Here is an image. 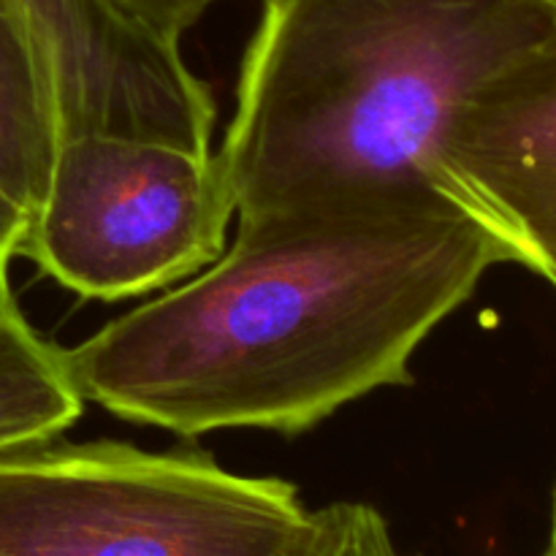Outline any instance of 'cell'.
Returning <instances> with one entry per match:
<instances>
[{"label": "cell", "mask_w": 556, "mask_h": 556, "mask_svg": "<svg viewBox=\"0 0 556 556\" xmlns=\"http://www.w3.org/2000/svg\"><path fill=\"white\" fill-rule=\"evenodd\" d=\"M554 27L552 0H266L217 152L239 217L400 185L470 201L445 130Z\"/></svg>", "instance_id": "obj_2"}, {"label": "cell", "mask_w": 556, "mask_h": 556, "mask_svg": "<svg viewBox=\"0 0 556 556\" xmlns=\"http://www.w3.org/2000/svg\"><path fill=\"white\" fill-rule=\"evenodd\" d=\"M309 556H400L383 516L364 503L320 508V532Z\"/></svg>", "instance_id": "obj_9"}, {"label": "cell", "mask_w": 556, "mask_h": 556, "mask_svg": "<svg viewBox=\"0 0 556 556\" xmlns=\"http://www.w3.org/2000/svg\"><path fill=\"white\" fill-rule=\"evenodd\" d=\"M541 556H552V552H548V548H546V552H543Z\"/></svg>", "instance_id": "obj_14"}, {"label": "cell", "mask_w": 556, "mask_h": 556, "mask_svg": "<svg viewBox=\"0 0 556 556\" xmlns=\"http://www.w3.org/2000/svg\"><path fill=\"white\" fill-rule=\"evenodd\" d=\"M49 71L60 139L112 134L212 152L215 101L166 41L117 0H11Z\"/></svg>", "instance_id": "obj_5"}, {"label": "cell", "mask_w": 556, "mask_h": 556, "mask_svg": "<svg viewBox=\"0 0 556 556\" xmlns=\"http://www.w3.org/2000/svg\"><path fill=\"white\" fill-rule=\"evenodd\" d=\"M552 3H556V0H552Z\"/></svg>", "instance_id": "obj_15"}, {"label": "cell", "mask_w": 556, "mask_h": 556, "mask_svg": "<svg viewBox=\"0 0 556 556\" xmlns=\"http://www.w3.org/2000/svg\"><path fill=\"white\" fill-rule=\"evenodd\" d=\"M320 510L201 451L43 440L0 451V556H309Z\"/></svg>", "instance_id": "obj_3"}, {"label": "cell", "mask_w": 556, "mask_h": 556, "mask_svg": "<svg viewBox=\"0 0 556 556\" xmlns=\"http://www.w3.org/2000/svg\"><path fill=\"white\" fill-rule=\"evenodd\" d=\"M60 147L52 79L11 0H0V188L33 215Z\"/></svg>", "instance_id": "obj_7"}, {"label": "cell", "mask_w": 556, "mask_h": 556, "mask_svg": "<svg viewBox=\"0 0 556 556\" xmlns=\"http://www.w3.org/2000/svg\"><path fill=\"white\" fill-rule=\"evenodd\" d=\"M543 277H546V280H548V282H552V286L556 288V258L552 261V264H548V266H546V271H543Z\"/></svg>", "instance_id": "obj_13"}, {"label": "cell", "mask_w": 556, "mask_h": 556, "mask_svg": "<svg viewBox=\"0 0 556 556\" xmlns=\"http://www.w3.org/2000/svg\"><path fill=\"white\" fill-rule=\"evenodd\" d=\"M443 166L543 277L556 258V27L462 103Z\"/></svg>", "instance_id": "obj_6"}, {"label": "cell", "mask_w": 556, "mask_h": 556, "mask_svg": "<svg viewBox=\"0 0 556 556\" xmlns=\"http://www.w3.org/2000/svg\"><path fill=\"white\" fill-rule=\"evenodd\" d=\"M548 552L556 556V489H554V519H552V543H548Z\"/></svg>", "instance_id": "obj_12"}, {"label": "cell", "mask_w": 556, "mask_h": 556, "mask_svg": "<svg viewBox=\"0 0 556 556\" xmlns=\"http://www.w3.org/2000/svg\"><path fill=\"white\" fill-rule=\"evenodd\" d=\"M27 223L30 215L0 188V282H9V264L14 255H20Z\"/></svg>", "instance_id": "obj_11"}, {"label": "cell", "mask_w": 556, "mask_h": 556, "mask_svg": "<svg viewBox=\"0 0 556 556\" xmlns=\"http://www.w3.org/2000/svg\"><path fill=\"white\" fill-rule=\"evenodd\" d=\"M233 212L217 152L65 136L20 255L76 296L119 302L215 264Z\"/></svg>", "instance_id": "obj_4"}, {"label": "cell", "mask_w": 556, "mask_h": 556, "mask_svg": "<svg viewBox=\"0 0 556 556\" xmlns=\"http://www.w3.org/2000/svg\"><path fill=\"white\" fill-rule=\"evenodd\" d=\"M497 264H521L476 204L429 185L362 188L239 217L233 248L63 351L85 402L199 438L299 434L410 358Z\"/></svg>", "instance_id": "obj_1"}, {"label": "cell", "mask_w": 556, "mask_h": 556, "mask_svg": "<svg viewBox=\"0 0 556 556\" xmlns=\"http://www.w3.org/2000/svg\"><path fill=\"white\" fill-rule=\"evenodd\" d=\"M117 3L152 33L179 43V36L193 27L210 5L220 0H117Z\"/></svg>", "instance_id": "obj_10"}, {"label": "cell", "mask_w": 556, "mask_h": 556, "mask_svg": "<svg viewBox=\"0 0 556 556\" xmlns=\"http://www.w3.org/2000/svg\"><path fill=\"white\" fill-rule=\"evenodd\" d=\"M85 410L60 348L22 315L0 282V451L60 438Z\"/></svg>", "instance_id": "obj_8"}]
</instances>
